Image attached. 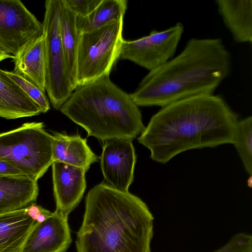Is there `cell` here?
Here are the masks:
<instances>
[{
	"label": "cell",
	"mask_w": 252,
	"mask_h": 252,
	"mask_svg": "<svg viewBox=\"0 0 252 252\" xmlns=\"http://www.w3.org/2000/svg\"><path fill=\"white\" fill-rule=\"evenodd\" d=\"M238 120L221 95L200 94L161 107L137 140L164 164L188 150L232 144Z\"/></svg>",
	"instance_id": "cell-1"
},
{
	"label": "cell",
	"mask_w": 252,
	"mask_h": 252,
	"mask_svg": "<svg viewBox=\"0 0 252 252\" xmlns=\"http://www.w3.org/2000/svg\"><path fill=\"white\" fill-rule=\"evenodd\" d=\"M123 19L94 31L79 33L76 88L109 76L124 40Z\"/></svg>",
	"instance_id": "cell-6"
},
{
	"label": "cell",
	"mask_w": 252,
	"mask_h": 252,
	"mask_svg": "<svg viewBox=\"0 0 252 252\" xmlns=\"http://www.w3.org/2000/svg\"><path fill=\"white\" fill-rule=\"evenodd\" d=\"M218 11L237 43L252 42V0H216Z\"/></svg>",
	"instance_id": "cell-15"
},
{
	"label": "cell",
	"mask_w": 252,
	"mask_h": 252,
	"mask_svg": "<svg viewBox=\"0 0 252 252\" xmlns=\"http://www.w3.org/2000/svg\"><path fill=\"white\" fill-rule=\"evenodd\" d=\"M27 214L37 222H42L46 220L52 212L40 205L33 203L26 207Z\"/></svg>",
	"instance_id": "cell-25"
},
{
	"label": "cell",
	"mask_w": 252,
	"mask_h": 252,
	"mask_svg": "<svg viewBox=\"0 0 252 252\" xmlns=\"http://www.w3.org/2000/svg\"><path fill=\"white\" fill-rule=\"evenodd\" d=\"M184 31L181 22L163 31L152 30L140 38L123 40L119 59L127 60L149 71L173 58Z\"/></svg>",
	"instance_id": "cell-8"
},
{
	"label": "cell",
	"mask_w": 252,
	"mask_h": 252,
	"mask_svg": "<svg viewBox=\"0 0 252 252\" xmlns=\"http://www.w3.org/2000/svg\"><path fill=\"white\" fill-rule=\"evenodd\" d=\"M72 239L68 216L55 210L42 222H36L21 252H65Z\"/></svg>",
	"instance_id": "cell-11"
},
{
	"label": "cell",
	"mask_w": 252,
	"mask_h": 252,
	"mask_svg": "<svg viewBox=\"0 0 252 252\" xmlns=\"http://www.w3.org/2000/svg\"><path fill=\"white\" fill-rule=\"evenodd\" d=\"M53 137L54 162L80 167L87 172L92 164L98 161V157L88 145L86 139L80 135H68L65 133L54 132Z\"/></svg>",
	"instance_id": "cell-16"
},
{
	"label": "cell",
	"mask_w": 252,
	"mask_h": 252,
	"mask_svg": "<svg viewBox=\"0 0 252 252\" xmlns=\"http://www.w3.org/2000/svg\"><path fill=\"white\" fill-rule=\"evenodd\" d=\"M13 72L46 91V64L44 33L25 45L12 59Z\"/></svg>",
	"instance_id": "cell-13"
},
{
	"label": "cell",
	"mask_w": 252,
	"mask_h": 252,
	"mask_svg": "<svg viewBox=\"0 0 252 252\" xmlns=\"http://www.w3.org/2000/svg\"><path fill=\"white\" fill-rule=\"evenodd\" d=\"M26 176L25 173L11 162L0 159V176Z\"/></svg>",
	"instance_id": "cell-26"
},
{
	"label": "cell",
	"mask_w": 252,
	"mask_h": 252,
	"mask_svg": "<svg viewBox=\"0 0 252 252\" xmlns=\"http://www.w3.org/2000/svg\"><path fill=\"white\" fill-rule=\"evenodd\" d=\"M233 145L241 158L246 171L252 174V117L239 120L236 125Z\"/></svg>",
	"instance_id": "cell-21"
},
{
	"label": "cell",
	"mask_w": 252,
	"mask_h": 252,
	"mask_svg": "<svg viewBox=\"0 0 252 252\" xmlns=\"http://www.w3.org/2000/svg\"><path fill=\"white\" fill-rule=\"evenodd\" d=\"M132 141L112 139L103 142L100 158L105 182L123 191H128L133 180L136 156Z\"/></svg>",
	"instance_id": "cell-10"
},
{
	"label": "cell",
	"mask_w": 252,
	"mask_h": 252,
	"mask_svg": "<svg viewBox=\"0 0 252 252\" xmlns=\"http://www.w3.org/2000/svg\"><path fill=\"white\" fill-rule=\"evenodd\" d=\"M213 252H252V236L246 232L236 233Z\"/></svg>",
	"instance_id": "cell-23"
},
{
	"label": "cell",
	"mask_w": 252,
	"mask_h": 252,
	"mask_svg": "<svg viewBox=\"0 0 252 252\" xmlns=\"http://www.w3.org/2000/svg\"><path fill=\"white\" fill-rule=\"evenodd\" d=\"M14 58V56L8 54L0 48V62L7 59Z\"/></svg>",
	"instance_id": "cell-27"
},
{
	"label": "cell",
	"mask_w": 252,
	"mask_h": 252,
	"mask_svg": "<svg viewBox=\"0 0 252 252\" xmlns=\"http://www.w3.org/2000/svg\"><path fill=\"white\" fill-rule=\"evenodd\" d=\"M127 3L126 0H101L88 16H77L76 26L78 33L91 32L112 21L124 19Z\"/></svg>",
	"instance_id": "cell-20"
},
{
	"label": "cell",
	"mask_w": 252,
	"mask_h": 252,
	"mask_svg": "<svg viewBox=\"0 0 252 252\" xmlns=\"http://www.w3.org/2000/svg\"><path fill=\"white\" fill-rule=\"evenodd\" d=\"M65 5L77 16L85 17L90 14L101 0H63Z\"/></svg>",
	"instance_id": "cell-24"
},
{
	"label": "cell",
	"mask_w": 252,
	"mask_h": 252,
	"mask_svg": "<svg viewBox=\"0 0 252 252\" xmlns=\"http://www.w3.org/2000/svg\"><path fill=\"white\" fill-rule=\"evenodd\" d=\"M52 168L56 210L68 216L83 196L86 188V171L59 161H54Z\"/></svg>",
	"instance_id": "cell-12"
},
{
	"label": "cell",
	"mask_w": 252,
	"mask_h": 252,
	"mask_svg": "<svg viewBox=\"0 0 252 252\" xmlns=\"http://www.w3.org/2000/svg\"><path fill=\"white\" fill-rule=\"evenodd\" d=\"M26 207L0 214V252H21L24 244L36 223Z\"/></svg>",
	"instance_id": "cell-18"
},
{
	"label": "cell",
	"mask_w": 252,
	"mask_h": 252,
	"mask_svg": "<svg viewBox=\"0 0 252 252\" xmlns=\"http://www.w3.org/2000/svg\"><path fill=\"white\" fill-rule=\"evenodd\" d=\"M5 71L7 75L39 105L42 113H46L50 109L49 102L44 92L32 83L13 71Z\"/></svg>",
	"instance_id": "cell-22"
},
{
	"label": "cell",
	"mask_w": 252,
	"mask_h": 252,
	"mask_svg": "<svg viewBox=\"0 0 252 252\" xmlns=\"http://www.w3.org/2000/svg\"><path fill=\"white\" fill-rule=\"evenodd\" d=\"M53 138L43 123H26L0 133V159L11 162L37 181L54 162Z\"/></svg>",
	"instance_id": "cell-5"
},
{
	"label": "cell",
	"mask_w": 252,
	"mask_h": 252,
	"mask_svg": "<svg viewBox=\"0 0 252 252\" xmlns=\"http://www.w3.org/2000/svg\"><path fill=\"white\" fill-rule=\"evenodd\" d=\"M60 110L88 136L103 142L133 140L145 127L138 106L109 76L77 87Z\"/></svg>",
	"instance_id": "cell-4"
},
{
	"label": "cell",
	"mask_w": 252,
	"mask_h": 252,
	"mask_svg": "<svg viewBox=\"0 0 252 252\" xmlns=\"http://www.w3.org/2000/svg\"><path fill=\"white\" fill-rule=\"evenodd\" d=\"M43 33L42 23L20 0H0V48L16 56Z\"/></svg>",
	"instance_id": "cell-9"
},
{
	"label": "cell",
	"mask_w": 252,
	"mask_h": 252,
	"mask_svg": "<svg viewBox=\"0 0 252 252\" xmlns=\"http://www.w3.org/2000/svg\"><path fill=\"white\" fill-rule=\"evenodd\" d=\"M38 193L37 181L28 176H0V214L34 203Z\"/></svg>",
	"instance_id": "cell-17"
},
{
	"label": "cell",
	"mask_w": 252,
	"mask_h": 252,
	"mask_svg": "<svg viewBox=\"0 0 252 252\" xmlns=\"http://www.w3.org/2000/svg\"><path fill=\"white\" fill-rule=\"evenodd\" d=\"M154 224L141 198L102 182L86 196L77 252H151Z\"/></svg>",
	"instance_id": "cell-2"
},
{
	"label": "cell",
	"mask_w": 252,
	"mask_h": 252,
	"mask_svg": "<svg viewBox=\"0 0 252 252\" xmlns=\"http://www.w3.org/2000/svg\"><path fill=\"white\" fill-rule=\"evenodd\" d=\"M232 56L220 38H192L177 56L149 71L129 94L138 106L164 107L212 94L229 76Z\"/></svg>",
	"instance_id": "cell-3"
},
{
	"label": "cell",
	"mask_w": 252,
	"mask_h": 252,
	"mask_svg": "<svg viewBox=\"0 0 252 252\" xmlns=\"http://www.w3.org/2000/svg\"><path fill=\"white\" fill-rule=\"evenodd\" d=\"M41 113L39 105L0 68V117L16 119Z\"/></svg>",
	"instance_id": "cell-14"
},
{
	"label": "cell",
	"mask_w": 252,
	"mask_h": 252,
	"mask_svg": "<svg viewBox=\"0 0 252 252\" xmlns=\"http://www.w3.org/2000/svg\"><path fill=\"white\" fill-rule=\"evenodd\" d=\"M42 23L45 35L46 91L56 110L71 94L74 88L68 76L60 29L61 0H47Z\"/></svg>",
	"instance_id": "cell-7"
},
{
	"label": "cell",
	"mask_w": 252,
	"mask_h": 252,
	"mask_svg": "<svg viewBox=\"0 0 252 252\" xmlns=\"http://www.w3.org/2000/svg\"><path fill=\"white\" fill-rule=\"evenodd\" d=\"M77 15L61 0L60 29L67 71L76 89L75 76L79 33L76 26Z\"/></svg>",
	"instance_id": "cell-19"
}]
</instances>
